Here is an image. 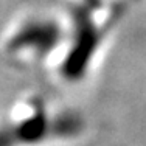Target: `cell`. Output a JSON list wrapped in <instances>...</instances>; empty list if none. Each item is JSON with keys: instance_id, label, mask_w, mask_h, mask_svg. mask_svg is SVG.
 Returning a JSON list of instances; mask_svg holds the SVG:
<instances>
[{"instance_id": "cell-2", "label": "cell", "mask_w": 146, "mask_h": 146, "mask_svg": "<svg viewBox=\"0 0 146 146\" xmlns=\"http://www.w3.org/2000/svg\"><path fill=\"white\" fill-rule=\"evenodd\" d=\"M65 27L58 9H27L6 25L3 34L5 54L16 64L34 65L40 61L56 59L64 47Z\"/></svg>"}, {"instance_id": "cell-1", "label": "cell", "mask_w": 146, "mask_h": 146, "mask_svg": "<svg viewBox=\"0 0 146 146\" xmlns=\"http://www.w3.org/2000/svg\"><path fill=\"white\" fill-rule=\"evenodd\" d=\"M135 0H59L65 40L56 61L67 78L75 79L113 37Z\"/></svg>"}]
</instances>
